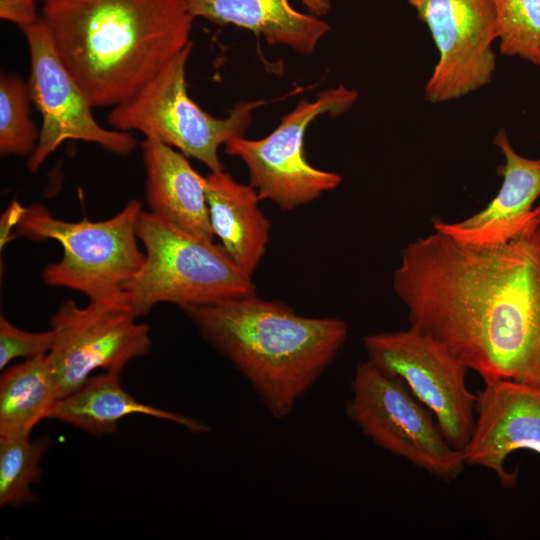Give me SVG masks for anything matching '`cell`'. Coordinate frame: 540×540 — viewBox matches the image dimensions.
Returning <instances> with one entry per match:
<instances>
[{
  "mask_svg": "<svg viewBox=\"0 0 540 540\" xmlns=\"http://www.w3.org/2000/svg\"><path fill=\"white\" fill-rule=\"evenodd\" d=\"M410 327L483 382L540 391V206L509 240L471 245L434 231L408 243L392 277Z\"/></svg>",
  "mask_w": 540,
  "mask_h": 540,
  "instance_id": "cell-1",
  "label": "cell"
},
{
  "mask_svg": "<svg viewBox=\"0 0 540 540\" xmlns=\"http://www.w3.org/2000/svg\"><path fill=\"white\" fill-rule=\"evenodd\" d=\"M54 49L93 107H114L191 40L183 0H42Z\"/></svg>",
  "mask_w": 540,
  "mask_h": 540,
  "instance_id": "cell-2",
  "label": "cell"
},
{
  "mask_svg": "<svg viewBox=\"0 0 540 540\" xmlns=\"http://www.w3.org/2000/svg\"><path fill=\"white\" fill-rule=\"evenodd\" d=\"M180 309L278 420L292 413L348 336L340 318L301 316L281 301L256 294Z\"/></svg>",
  "mask_w": 540,
  "mask_h": 540,
  "instance_id": "cell-3",
  "label": "cell"
},
{
  "mask_svg": "<svg viewBox=\"0 0 540 540\" xmlns=\"http://www.w3.org/2000/svg\"><path fill=\"white\" fill-rule=\"evenodd\" d=\"M136 232L145 261L123 297L139 318L159 303L179 307L256 294L252 276L221 245L186 232L142 210Z\"/></svg>",
  "mask_w": 540,
  "mask_h": 540,
  "instance_id": "cell-4",
  "label": "cell"
},
{
  "mask_svg": "<svg viewBox=\"0 0 540 540\" xmlns=\"http://www.w3.org/2000/svg\"><path fill=\"white\" fill-rule=\"evenodd\" d=\"M142 204L131 199L109 219L65 221L39 203L24 207L15 236L35 241L55 240L63 249L59 261L44 267L43 282L102 301L123 296L145 261L136 224Z\"/></svg>",
  "mask_w": 540,
  "mask_h": 540,
  "instance_id": "cell-5",
  "label": "cell"
},
{
  "mask_svg": "<svg viewBox=\"0 0 540 540\" xmlns=\"http://www.w3.org/2000/svg\"><path fill=\"white\" fill-rule=\"evenodd\" d=\"M190 41L132 96L114 106L108 123L116 130L137 131L204 163L211 172L223 170L218 149L244 137L255 109L265 101H241L226 118L206 113L188 95L186 65Z\"/></svg>",
  "mask_w": 540,
  "mask_h": 540,
  "instance_id": "cell-6",
  "label": "cell"
},
{
  "mask_svg": "<svg viewBox=\"0 0 540 540\" xmlns=\"http://www.w3.org/2000/svg\"><path fill=\"white\" fill-rule=\"evenodd\" d=\"M345 412L376 446L440 480H455L466 465L406 384L367 360L355 369Z\"/></svg>",
  "mask_w": 540,
  "mask_h": 540,
  "instance_id": "cell-7",
  "label": "cell"
},
{
  "mask_svg": "<svg viewBox=\"0 0 540 540\" xmlns=\"http://www.w3.org/2000/svg\"><path fill=\"white\" fill-rule=\"evenodd\" d=\"M357 98V91L342 85L322 91L314 101L301 100L268 136L232 139L225 144V153L246 164L249 184L261 200H269L286 211L308 204L338 187L342 177L308 162L304 152L306 130L321 115L336 117L345 113Z\"/></svg>",
  "mask_w": 540,
  "mask_h": 540,
  "instance_id": "cell-8",
  "label": "cell"
},
{
  "mask_svg": "<svg viewBox=\"0 0 540 540\" xmlns=\"http://www.w3.org/2000/svg\"><path fill=\"white\" fill-rule=\"evenodd\" d=\"M367 361L400 378L431 412L451 446L462 450L476 421V395L467 387L469 370L444 345L412 327L365 335Z\"/></svg>",
  "mask_w": 540,
  "mask_h": 540,
  "instance_id": "cell-9",
  "label": "cell"
},
{
  "mask_svg": "<svg viewBox=\"0 0 540 540\" xmlns=\"http://www.w3.org/2000/svg\"><path fill=\"white\" fill-rule=\"evenodd\" d=\"M137 319L123 296L85 307L71 299L59 305L50 319L55 340L48 359L60 399L83 387L96 369L121 373L149 352V326Z\"/></svg>",
  "mask_w": 540,
  "mask_h": 540,
  "instance_id": "cell-10",
  "label": "cell"
},
{
  "mask_svg": "<svg viewBox=\"0 0 540 540\" xmlns=\"http://www.w3.org/2000/svg\"><path fill=\"white\" fill-rule=\"evenodd\" d=\"M21 31L30 55L29 94L42 117L37 146L26 163L28 170L36 172L67 140L95 143L121 156L130 154L137 146L136 138L98 124L92 104L58 57L42 18Z\"/></svg>",
  "mask_w": 540,
  "mask_h": 540,
  "instance_id": "cell-11",
  "label": "cell"
},
{
  "mask_svg": "<svg viewBox=\"0 0 540 540\" xmlns=\"http://www.w3.org/2000/svg\"><path fill=\"white\" fill-rule=\"evenodd\" d=\"M428 27L439 59L424 88L431 103L458 99L490 83L498 39L494 0H408Z\"/></svg>",
  "mask_w": 540,
  "mask_h": 540,
  "instance_id": "cell-12",
  "label": "cell"
},
{
  "mask_svg": "<svg viewBox=\"0 0 540 540\" xmlns=\"http://www.w3.org/2000/svg\"><path fill=\"white\" fill-rule=\"evenodd\" d=\"M527 449L540 455V391L517 382H485L476 395V421L462 449L466 464L492 471L505 488L518 472L505 468L508 456Z\"/></svg>",
  "mask_w": 540,
  "mask_h": 540,
  "instance_id": "cell-13",
  "label": "cell"
},
{
  "mask_svg": "<svg viewBox=\"0 0 540 540\" xmlns=\"http://www.w3.org/2000/svg\"><path fill=\"white\" fill-rule=\"evenodd\" d=\"M493 143L505 158L497 195L483 210L462 221L434 220V231L466 244L492 245L518 234L534 216L537 207L533 204L540 196V158L518 154L505 129L495 134Z\"/></svg>",
  "mask_w": 540,
  "mask_h": 540,
  "instance_id": "cell-14",
  "label": "cell"
},
{
  "mask_svg": "<svg viewBox=\"0 0 540 540\" xmlns=\"http://www.w3.org/2000/svg\"><path fill=\"white\" fill-rule=\"evenodd\" d=\"M140 147L149 211L186 232L214 241L206 177L190 165L185 155L167 144L145 138Z\"/></svg>",
  "mask_w": 540,
  "mask_h": 540,
  "instance_id": "cell-15",
  "label": "cell"
},
{
  "mask_svg": "<svg viewBox=\"0 0 540 540\" xmlns=\"http://www.w3.org/2000/svg\"><path fill=\"white\" fill-rule=\"evenodd\" d=\"M192 18L218 25L233 24L254 32L271 45H287L302 55L311 54L330 30L323 20L298 12L289 0H183ZM311 12L324 14L328 0H301Z\"/></svg>",
  "mask_w": 540,
  "mask_h": 540,
  "instance_id": "cell-16",
  "label": "cell"
},
{
  "mask_svg": "<svg viewBox=\"0 0 540 540\" xmlns=\"http://www.w3.org/2000/svg\"><path fill=\"white\" fill-rule=\"evenodd\" d=\"M205 177L214 236L231 259L253 276L270 237V221L259 208L261 199L253 186L237 182L224 169Z\"/></svg>",
  "mask_w": 540,
  "mask_h": 540,
  "instance_id": "cell-17",
  "label": "cell"
},
{
  "mask_svg": "<svg viewBox=\"0 0 540 540\" xmlns=\"http://www.w3.org/2000/svg\"><path fill=\"white\" fill-rule=\"evenodd\" d=\"M121 373L105 372L90 377L83 387L61 398L48 419H55L93 435L116 431L118 422L132 414H144L174 422L192 433H206L202 421L139 402L121 386Z\"/></svg>",
  "mask_w": 540,
  "mask_h": 540,
  "instance_id": "cell-18",
  "label": "cell"
},
{
  "mask_svg": "<svg viewBox=\"0 0 540 540\" xmlns=\"http://www.w3.org/2000/svg\"><path fill=\"white\" fill-rule=\"evenodd\" d=\"M60 400L48 354L25 359L0 378V438H26Z\"/></svg>",
  "mask_w": 540,
  "mask_h": 540,
  "instance_id": "cell-19",
  "label": "cell"
},
{
  "mask_svg": "<svg viewBox=\"0 0 540 540\" xmlns=\"http://www.w3.org/2000/svg\"><path fill=\"white\" fill-rule=\"evenodd\" d=\"M52 445L48 436L36 440L0 438V505L35 503L31 484L41 479L40 461Z\"/></svg>",
  "mask_w": 540,
  "mask_h": 540,
  "instance_id": "cell-20",
  "label": "cell"
},
{
  "mask_svg": "<svg viewBox=\"0 0 540 540\" xmlns=\"http://www.w3.org/2000/svg\"><path fill=\"white\" fill-rule=\"evenodd\" d=\"M28 83L18 75L2 73L0 77V154L31 155L40 129L30 118Z\"/></svg>",
  "mask_w": 540,
  "mask_h": 540,
  "instance_id": "cell-21",
  "label": "cell"
},
{
  "mask_svg": "<svg viewBox=\"0 0 540 540\" xmlns=\"http://www.w3.org/2000/svg\"><path fill=\"white\" fill-rule=\"evenodd\" d=\"M499 51L540 66V0H494Z\"/></svg>",
  "mask_w": 540,
  "mask_h": 540,
  "instance_id": "cell-22",
  "label": "cell"
},
{
  "mask_svg": "<svg viewBox=\"0 0 540 540\" xmlns=\"http://www.w3.org/2000/svg\"><path fill=\"white\" fill-rule=\"evenodd\" d=\"M55 340L51 328L44 332H31L18 328L3 315L0 317V369L16 358L30 359L50 352Z\"/></svg>",
  "mask_w": 540,
  "mask_h": 540,
  "instance_id": "cell-23",
  "label": "cell"
},
{
  "mask_svg": "<svg viewBox=\"0 0 540 540\" xmlns=\"http://www.w3.org/2000/svg\"><path fill=\"white\" fill-rule=\"evenodd\" d=\"M0 17L21 30L36 22L41 15L37 13L35 0H0Z\"/></svg>",
  "mask_w": 540,
  "mask_h": 540,
  "instance_id": "cell-24",
  "label": "cell"
},
{
  "mask_svg": "<svg viewBox=\"0 0 540 540\" xmlns=\"http://www.w3.org/2000/svg\"><path fill=\"white\" fill-rule=\"evenodd\" d=\"M24 207L19 204L16 201H13L10 206L6 209V211L3 213L1 218V235H0V242H1V248L3 245H5L9 240L12 239V229L15 230L20 216L23 212Z\"/></svg>",
  "mask_w": 540,
  "mask_h": 540,
  "instance_id": "cell-25",
  "label": "cell"
}]
</instances>
